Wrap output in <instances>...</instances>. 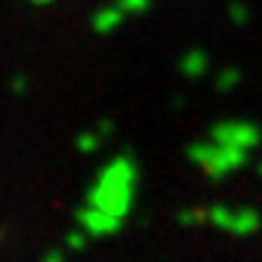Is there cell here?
<instances>
[{"mask_svg": "<svg viewBox=\"0 0 262 262\" xmlns=\"http://www.w3.org/2000/svg\"><path fill=\"white\" fill-rule=\"evenodd\" d=\"M108 122L105 125H99V128H88L84 134H79V140H76V146H79V151L82 155H91V151H96L99 146H102V140L108 137Z\"/></svg>", "mask_w": 262, "mask_h": 262, "instance_id": "ba28073f", "label": "cell"}, {"mask_svg": "<svg viewBox=\"0 0 262 262\" xmlns=\"http://www.w3.org/2000/svg\"><path fill=\"white\" fill-rule=\"evenodd\" d=\"M114 3L125 12V18H131V15H143V12H149L155 0H114Z\"/></svg>", "mask_w": 262, "mask_h": 262, "instance_id": "30bf717a", "label": "cell"}, {"mask_svg": "<svg viewBox=\"0 0 262 262\" xmlns=\"http://www.w3.org/2000/svg\"><path fill=\"white\" fill-rule=\"evenodd\" d=\"M84 242H88V233H82V230H73V233H67V245H70L73 251H82Z\"/></svg>", "mask_w": 262, "mask_h": 262, "instance_id": "4fadbf2b", "label": "cell"}, {"mask_svg": "<svg viewBox=\"0 0 262 262\" xmlns=\"http://www.w3.org/2000/svg\"><path fill=\"white\" fill-rule=\"evenodd\" d=\"M122 24H125V12H122L117 3H108L102 9H96L94 20H91V27H94L96 35H114Z\"/></svg>", "mask_w": 262, "mask_h": 262, "instance_id": "8992f818", "label": "cell"}, {"mask_svg": "<svg viewBox=\"0 0 262 262\" xmlns=\"http://www.w3.org/2000/svg\"><path fill=\"white\" fill-rule=\"evenodd\" d=\"M207 70H210V56L204 50H189L181 56V73L187 79H204Z\"/></svg>", "mask_w": 262, "mask_h": 262, "instance_id": "52a82bcc", "label": "cell"}, {"mask_svg": "<svg viewBox=\"0 0 262 262\" xmlns=\"http://www.w3.org/2000/svg\"><path fill=\"white\" fill-rule=\"evenodd\" d=\"M239 70H233V67H227V70H222V73L215 76V88L219 91H233L236 84H239Z\"/></svg>", "mask_w": 262, "mask_h": 262, "instance_id": "8fae6325", "label": "cell"}, {"mask_svg": "<svg viewBox=\"0 0 262 262\" xmlns=\"http://www.w3.org/2000/svg\"><path fill=\"white\" fill-rule=\"evenodd\" d=\"M41 262H64V251H47Z\"/></svg>", "mask_w": 262, "mask_h": 262, "instance_id": "5bb4252c", "label": "cell"}, {"mask_svg": "<svg viewBox=\"0 0 262 262\" xmlns=\"http://www.w3.org/2000/svg\"><path fill=\"white\" fill-rule=\"evenodd\" d=\"M178 222L181 225H187V227L207 225V207H187V210H181Z\"/></svg>", "mask_w": 262, "mask_h": 262, "instance_id": "9c48e42d", "label": "cell"}, {"mask_svg": "<svg viewBox=\"0 0 262 262\" xmlns=\"http://www.w3.org/2000/svg\"><path fill=\"white\" fill-rule=\"evenodd\" d=\"M137 178H140L137 163L128 155H117L96 172L94 184L84 195V204L105 210L125 222V215L131 213L134 198H137Z\"/></svg>", "mask_w": 262, "mask_h": 262, "instance_id": "6da1fadb", "label": "cell"}, {"mask_svg": "<svg viewBox=\"0 0 262 262\" xmlns=\"http://www.w3.org/2000/svg\"><path fill=\"white\" fill-rule=\"evenodd\" d=\"M187 158L189 163L207 175L210 181H222L227 175H233L248 163L251 151H242V149H233V146H225V143H215V140H198L187 149Z\"/></svg>", "mask_w": 262, "mask_h": 262, "instance_id": "7a4b0ae2", "label": "cell"}, {"mask_svg": "<svg viewBox=\"0 0 262 262\" xmlns=\"http://www.w3.org/2000/svg\"><path fill=\"white\" fill-rule=\"evenodd\" d=\"M207 225L230 236H251L262 227V213L248 204H213L207 207Z\"/></svg>", "mask_w": 262, "mask_h": 262, "instance_id": "3957f363", "label": "cell"}, {"mask_svg": "<svg viewBox=\"0 0 262 262\" xmlns=\"http://www.w3.org/2000/svg\"><path fill=\"white\" fill-rule=\"evenodd\" d=\"M32 6H50V3H56V0H29Z\"/></svg>", "mask_w": 262, "mask_h": 262, "instance_id": "9a60e30c", "label": "cell"}, {"mask_svg": "<svg viewBox=\"0 0 262 262\" xmlns=\"http://www.w3.org/2000/svg\"><path fill=\"white\" fill-rule=\"evenodd\" d=\"M207 137L215 143H225V146H233V149L253 151L262 143V131L251 120H222L210 128Z\"/></svg>", "mask_w": 262, "mask_h": 262, "instance_id": "277c9868", "label": "cell"}, {"mask_svg": "<svg viewBox=\"0 0 262 262\" xmlns=\"http://www.w3.org/2000/svg\"><path fill=\"white\" fill-rule=\"evenodd\" d=\"M76 222H79V230L88 233V239H105V236H114L117 230H122V219L105 213V210H96L91 204H82L79 213H76Z\"/></svg>", "mask_w": 262, "mask_h": 262, "instance_id": "5b68a950", "label": "cell"}, {"mask_svg": "<svg viewBox=\"0 0 262 262\" xmlns=\"http://www.w3.org/2000/svg\"><path fill=\"white\" fill-rule=\"evenodd\" d=\"M227 15H230V20H236V24H245V20H248V9H245L242 3H230Z\"/></svg>", "mask_w": 262, "mask_h": 262, "instance_id": "7c38bea8", "label": "cell"}, {"mask_svg": "<svg viewBox=\"0 0 262 262\" xmlns=\"http://www.w3.org/2000/svg\"><path fill=\"white\" fill-rule=\"evenodd\" d=\"M259 175H262V166H259Z\"/></svg>", "mask_w": 262, "mask_h": 262, "instance_id": "2e32d148", "label": "cell"}]
</instances>
